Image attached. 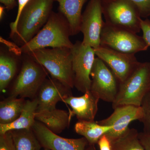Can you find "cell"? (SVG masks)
I'll return each mask as SVG.
<instances>
[{
	"label": "cell",
	"instance_id": "4",
	"mask_svg": "<svg viewBox=\"0 0 150 150\" xmlns=\"http://www.w3.org/2000/svg\"><path fill=\"white\" fill-rule=\"evenodd\" d=\"M150 91V62H140L126 81L119 83L118 94L112 108L133 105L141 106L144 97Z\"/></svg>",
	"mask_w": 150,
	"mask_h": 150
},
{
	"label": "cell",
	"instance_id": "28",
	"mask_svg": "<svg viewBox=\"0 0 150 150\" xmlns=\"http://www.w3.org/2000/svg\"><path fill=\"white\" fill-rule=\"evenodd\" d=\"M141 29L143 32V37L150 47V20L146 18L142 19Z\"/></svg>",
	"mask_w": 150,
	"mask_h": 150
},
{
	"label": "cell",
	"instance_id": "16",
	"mask_svg": "<svg viewBox=\"0 0 150 150\" xmlns=\"http://www.w3.org/2000/svg\"><path fill=\"white\" fill-rule=\"evenodd\" d=\"M35 120L43 123L48 129L56 134H59L69 126V112L56 108L36 111Z\"/></svg>",
	"mask_w": 150,
	"mask_h": 150
},
{
	"label": "cell",
	"instance_id": "22",
	"mask_svg": "<svg viewBox=\"0 0 150 150\" xmlns=\"http://www.w3.org/2000/svg\"><path fill=\"white\" fill-rule=\"evenodd\" d=\"M16 150H40L41 145L32 129L11 131Z\"/></svg>",
	"mask_w": 150,
	"mask_h": 150
},
{
	"label": "cell",
	"instance_id": "23",
	"mask_svg": "<svg viewBox=\"0 0 150 150\" xmlns=\"http://www.w3.org/2000/svg\"><path fill=\"white\" fill-rule=\"evenodd\" d=\"M138 136L137 129L129 128L121 137L110 142L111 150H145Z\"/></svg>",
	"mask_w": 150,
	"mask_h": 150
},
{
	"label": "cell",
	"instance_id": "12",
	"mask_svg": "<svg viewBox=\"0 0 150 150\" xmlns=\"http://www.w3.org/2000/svg\"><path fill=\"white\" fill-rule=\"evenodd\" d=\"M109 117L100 121H97L100 125L112 126V129L105 134L110 142L118 139L129 129L132 121H141L143 118V110L141 106L125 105L118 106Z\"/></svg>",
	"mask_w": 150,
	"mask_h": 150
},
{
	"label": "cell",
	"instance_id": "5",
	"mask_svg": "<svg viewBox=\"0 0 150 150\" xmlns=\"http://www.w3.org/2000/svg\"><path fill=\"white\" fill-rule=\"evenodd\" d=\"M22 55L21 68L14 81L10 96L33 99L48 74L45 68L28 54Z\"/></svg>",
	"mask_w": 150,
	"mask_h": 150
},
{
	"label": "cell",
	"instance_id": "26",
	"mask_svg": "<svg viewBox=\"0 0 150 150\" xmlns=\"http://www.w3.org/2000/svg\"><path fill=\"white\" fill-rule=\"evenodd\" d=\"M135 4L139 8L142 18L150 16V0H129Z\"/></svg>",
	"mask_w": 150,
	"mask_h": 150
},
{
	"label": "cell",
	"instance_id": "30",
	"mask_svg": "<svg viewBox=\"0 0 150 150\" xmlns=\"http://www.w3.org/2000/svg\"><path fill=\"white\" fill-rule=\"evenodd\" d=\"M98 144L100 150H111L110 141L105 135L100 139Z\"/></svg>",
	"mask_w": 150,
	"mask_h": 150
},
{
	"label": "cell",
	"instance_id": "1",
	"mask_svg": "<svg viewBox=\"0 0 150 150\" xmlns=\"http://www.w3.org/2000/svg\"><path fill=\"white\" fill-rule=\"evenodd\" d=\"M69 23L60 12H52L48 21L40 31L23 46L19 48L21 54H27L40 48H72L74 44Z\"/></svg>",
	"mask_w": 150,
	"mask_h": 150
},
{
	"label": "cell",
	"instance_id": "25",
	"mask_svg": "<svg viewBox=\"0 0 150 150\" xmlns=\"http://www.w3.org/2000/svg\"><path fill=\"white\" fill-rule=\"evenodd\" d=\"M0 150H16L11 131L0 135Z\"/></svg>",
	"mask_w": 150,
	"mask_h": 150
},
{
	"label": "cell",
	"instance_id": "11",
	"mask_svg": "<svg viewBox=\"0 0 150 150\" xmlns=\"http://www.w3.org/2000/svg\"><path fill=\"white\" fill-rule=\"evenodd\" d=\"M94 50L96 56L110 68L119 83L126 81L140 63L135 54L121 53L101 46Z\"/></svg>",
	"mask_w": 150,
	"mask_h": 150
},
{
	"label": "cell",
	"instance_id": "20",
	"mask_svg": "<svg viewBox=\"0 0 150 150\" xmlns=\"http://www.w3.org/2000/svg\"><path fill=\"white\" fill-rule=\"evenodd\" d=\"M112 128V126H102L94 121H79L74 127L76 133L85 138L91 146L98 143L100 139Z\"/></svg>",
	"mask_w": 150,
	"mask_h": 150
},
{
	"label": "cell",
	"instance_id": "19",
	"mask_svg": "<svg viewBox=\"0 0 150 150\" xmlns=\"http://www.w3.org/2000/svg\"><path fill=\"white\" fill-rule=\"evenodd\" d=\"M37 106L36 98L32 100H26L23 110L17 119L9 124H0V135L13 130L32 129L36 121L35 116Z\"/></svg>",
	"mask_w": 150,
	"mask_h": 150
},
{
	"label": "cell",
	"instance_id": "6",
	"mask_svg": "<svg viewBox=\"0 0 150 150\" xmlns=\"http://www.w3.org/2000/svg\"><path fill=\"white\" fill-rule=\"evenodd\" d=\"M101 8L107 24L137 34L142 30L139 11L129 0H101Z\"/></svg>",
	"mask_w": 150,
	"mask_h": 150
},
{
	"label": "cell",
	"instance_id": "7",
	"mask_svg": "<svg viewBox=\"0 0 150 150\" xmlns=\"http://www.w3.org/2000/svg\"><path fill=\"white\" fill-rule=\"evenodd\" d=\"M100 46L128 54H135L149 48L143 36L104 22L100 35Z\"/></svg>",
	"mask_w": 150,
	"mask_h": 150
},
{
	"label": "cell",
	"instance_id": "10",
	"mask_svg": "<svg viewBox=\"0 0 150 150\" xmlns=\"http://www.w3.org/2000/svg\"><path fill=\"white\" fill-rule=\"evenodd\" d=\"M101 0H90L82 15L80 32L84 45L95 49L100 46V35L104 21L102 18Z\"/></svg>",
	"mask_w": 150,
	"mask_h": 150
},
{
	"label": "cell",
	"instance_id": "21",
	"mask_svg": "<svg viewBox=\"0 0 150 150\" xmlns=\"http://www.w3.org/2000/svg\"><path fill=\"white\" fill-rule=\"evenodd\" d=\"M26 100L22 98L9 96L0 102V124L12 123L19 117Z\"/></svg>",
	"mask_w": 150,
	"mask_h": 150
},
{
	"label": "cell",
	"instance_id": "8",
	"mask_svg": "<svg viewBox=\"0 0 150 150\" xmlns=\"http://www.w3.org/2000/svg\"><path fill=\"white\" fill-rule=\"evenodd\" d=\"M74 74V87L84 93L90 91V74L96 56L94 49L77 41L71 48Z\"/></svg>",
	"mask_w": 150,
	"mask_h": 150
},
{
	"label": "cell",
	"instance_id": "29",
	"mask_svg": "<svg viewBox=\"0 0 150 150\" xmlns=\"http://www.w3.org/2000/svg\"><path fill=\"white\" fill-rule=\"evenodd\" d=\"M139 140L145 150H150V132L139 133Z\"/></svg>",
	"mask_w": 150,
	"mask_h": 150
},
{
	"label": "cell",
	"instance_id": "18",
	"mask_svg": "<svg viewBox=\"0 0 150 150\" xmlns=\"http://www.w3.org/2000/svg\"><path fill=\"white\" fill-rule=\"evenodd\" d=\"M59 3V11L69 25L71 35L80 32L82 10L87 0H54Z\"/></svg>",
	"mask_w": 150,
	"mask_h": 150
},
{
	"label": "cell",
	"instance_id": "9",
	"mask_svg": "<svg viewBox=\"0 0 150 150\" xmlns=\"http://www.w3.org/2000/svg\"><path fill=\"white\" fill-rule=\"evenodd\" d=\"M90 76L91 91L100 100L114 102L119 89V81L110 68L98 57L95 59Z\"/></svg>",
	"mask_w": 150,
	"mask_h": 150
},
{
	"label": "cell",
	"instance_id": "3",
	"mask_svg": "<svg viewBox=\"0 0 150 150\" xmlns=\"http://www.w3.org/2000/svg\"><path fill=\"white\" fill-rule=\"evenodd\" d=\"M27 54L44 67L51 75V77L70 88H74V74L71 48H40Z\"/></svg>",
	"mask_w": 150,
	"mask_h": 150
},
{
	"label": "cell",
	"instance_id": "14",
	"mask_svg": "<svg viewBox=\"0 0 150 150\" xmlns=\"http://www.w3.org/2000/svg\"><path fill=\"white\" fill-rule=\"evenodd\" d=\"M72 88L68 87L59 81L51 78L43 82L36 98L38 100L36 111L56 108L59 101L72 96Z\"/></svg>",
	"mask_w": 150,
	"mask_h": 150
},
{
	"label": "cell",
	"instance_id": "15",
	"mask_svg": "<svg viewBox=\"0 0 150 150\" xmlns=\"http://www.w3.org/2000/svg\"><path fill=\"white\" fill-rule=\"evenodd\" d=\"M99 98L91 91L86 92L82 96L68 97L63 102L69 105L72 110L69 112L70 118L76 115L79 121H94L98 110Z\"/></svg>",
	"mask_w": 150,
	"mask_h": 150
},
{
	"label": "cell",
	"instance_id": "27",
	"mask_svg": "<svg viewBox=\"0 0 150 150\" xmlns=\"http://www.w3.org/2000/svg\"><path fill=\"white\" fill-rule=\"evenodd\" d=\"M30 0H18V9L17 14L16 18L13 22L11 23L10 25L11 33L10 37L12 38L16 33L17 25L18 23L19 18L23 10L24 7L27 4Z\"/></svg>",
	"mask_w": 150,
	"mask_h": 150
},
{
	"label": "cell",
	"instance_id": "24",
	"mask_svg": "<svg viewBox=\"0 0 150 150\" xmlns=\"http://www.w3.org/2000/svg\"><path fill=\"white\" fill-rule=\"evenodd\" d=\"M141 106L144 115L140 121L144 125V131L150 132V91L144 98Z\"/></svg>",
	"mask_w": 150,
	"mask_h": 150
},
{
	"label": "cell",
	"instance_id": "13",
	"mask_svg": "<svg viewBox=\"0 0 150 150\" xmlns=\"http://www.w3.org/2000/svg\"><path fill=\"white\" fill-rule=\"evenodd\" d=\"M32 129L41 146L50 150H85L88 143L84 137L69 139L60 137L36 120Z\"/></svg>",
	"mask_w": 150,
	"mask_h": 150
},
{
	"label": "cell",
	"instance_id": "32",
	"mask_svg": "<svg viewBox=\"0 0 150 150\" xmlns=\"http://www.w3.org/2000/svg\"><path fill=\"white\" fill-rule=\"evenodd\" d=\"M6 9L4 6H0V19L1 20H2L4 14L5 13V10Z\"/></svg>",
	"mask_w": 150,
	"mask_h": 150
},
{
	"label": "cell",
	"instance_id": "31",
	"mask_svg": "<svg viewBox=\"0 0 150 150\" xmlns=\"http://www.w3.org/2000/svg\"><path fill=\"white\" fill-rule=\"evenodd\" d=\"M0 2L8 11L12 9L16 6V0H0Z\"/></svg>",
	"mask_w": 150,
	"mask_h": 150
},
{
	"label": "cell",
	"instance_id": "33",
	"mask_svg": "<svg viewBox=\"0 0 150 150\" xmlns=\"http://www.w3.org/2000/svg\"><path fill=\"white\" fill-rule=\"evenodd\" d=\"M92 146L90 148L88 149V150H96L95 149L94 147L93 146Z\"/></svg>",
	"mask_w": 150,
	"mask_h": 150
},
{
	"label": "cell",
	"instance_id": "2",
	"mask_svg": "<svg viewBox=\"0 0 150 150\" xmlns=\"http://www.w3.org/2000/svg\"><path fill=\"white\" fill-rule=\"evenodd\" d=\"M54 0H30L19 18L16 33L11 39L18 46H23L40 31L52 12Z\"/></svg>",
	"mask_w": 150,
	"mask_h": 150
},
{
	"label": "cell",
	"instance_id": "34",
	"mask_svg": "<svg viewBox=\"0 0 150 150\" xmlns=\"http://www.w3.org/2000/svg\"><path fill=\"white\" fill-rule=\"evenodd\" d=\"M44 150H50L48 149H44Z\"/></svg>",
	"mask_w": 150,
	"mask_h": 150
},
{
	"label": "cell",
	"instance_id": "17",
	"mask_svg": "<svg viewBox=\"0 0 150 150\" xmlns=\"http://www.w3.org/2000/svg\"><path fill=\"white\" fill-rule=\"evenodd\" d=\"M20 54L9 50L1 48L0 52V91L4 92L13 79L18 71Z\"/></svg>",
	"mask_w": 150,
	"mask_h": 150
}]
</instances>
